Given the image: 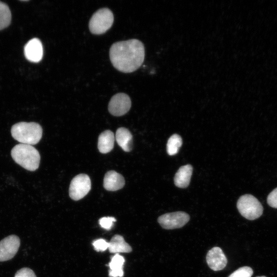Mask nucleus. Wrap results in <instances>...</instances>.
Wrapping results in <instances>:
<instances>
[{
	"label": "nucleus",
	"mask_w": 277,
	"mask_h": 277,
	"mask_svg": "<svg viewBox=\"0 0 277 277\" xmlns=\"http://www.w3.org/2000/svg\"><path fill=\"white\" fill-rule=\"evenodd\" d=\"M109 55L111 63L117 70L124 73L132 72L144 62V46L136 39L117 42L111 46Z\"/></svg>",
	"instance_id": "1"
},
{
	"label": "nucleus",
	"mask_w": 277,
	"mask_h": 277,
	"mask_svg": "<svg viewBox=\"0 0 277 277\" xmlns=\"http://www.w3.org/2000/svg\"><path fill=\"white\" fill-rule=\"evenodd\" d=\"M11 154L17 164L28 170L33 171L39 167L40 154L32 145L17 144L12 148Z\"/></svg>",
	"instance_id": "2"
},
{
	"label": "nucleus",
	"mask_w": 277,
	"mask_h": 277,
	"mask_svg": "<svg viewBox=\"0 0 277 277\" xmlns=\"http://www.w3.org/2000/svg\"><path fill=\"white\" fill-rule=\"evenodd\" d=\"M11 132L12 137L21 144L32 145L39 142L43 130L38 123L19 122L12 126Z\"/></svg>",
	"instance_id": "3"
},
{
	"label": "nucleus",
	"mask_w": 277,
	"mask_h": 277,
	"mask_svg": "<svg viewBox=\"0 0 277 277\" xmlns=\"http://www.w3.org/2000/svg\"><path fill=\"white\" fill-rule=\"evenodd\" d=\"M237 208L241 214L245 218L255 220L261 216L263 208L259 200L251 194L241 196L237 202Z\"/></svg>",
	"instance_id": "4"
},
{
	"label": "nucleus",
	"mask_w": 277,
	"mask_h": 277,
	"mask_svg": "<svg viewBox=\"0 0 277 277\" xmlns=\"http://www.w3.org/2000/svg\"><path fill=\"white\" fill-rule=\"evenodd\" d=\"M114 16L108 8H101L92 16L89 23L90 32L94 34H101L106 32L112 26Z\"/></svg>",
	"instance_id": "5"
},
{
	"label": "nucleus",
	"mask_w": 277,
	"mask_h": 277,
	"mask_svg": "<svg viewBox=\"0 0 277 277\" xmlns=\"http://www.w3.org/2000/svg\"><path fill=\"white\" fill-rule=\"evenodd\" d=\"M91 189V181L88 175L80 174L75 176L70 184L69 193L70 197L77 201L86 195Z\"/></svg>",
	"instance_id": "6"
},
{
	"label": "nucleus",
	"mask_w": 277,
	"mask_h": 277,
	"mask_svg": "<svg viewBox=\"0 0 277 277\" xmlns=\"http://www.w3.org/2000/svg\"><path fill=\"white\" fill-rule=\"evenodd\" d=\"M189 220L190 216L187 213L176 211L161 215L157 221L163 228L174 229L183 227Z\"/></svg>",
	"instance_id": "7"
},
{
	"label": "nucleus",
	"mask_w": 277,
	"mask_h": 277,
	"mask_svg": "<svg viewBox=\"0 0 277 277\" xmlns=\"http://www.w3.org/2000/svg\"><path fill=\"white\" fill-rule=\"evenodd\" d=\"M131 105L129 96L125 93H119L111 97L108 104V110L114 116H122L129 110Z\"/></svg>",
	"instance_id": "8"
},
{
	"label": "nucleus",
	"mask_w": 277,
	"mask_h": 277,
	"mask_svg": "<svg viewBox=\"0 0 277 277\" xmlns=\"http://www.w3.org/2000/svg\"><path fill=\"white\" fill-rule=\"evenodd\" d=\"M20 246V240L15 235L6 237L0 241V262L13 258Z\"/></svg>",
	"instance_id": "9"
},
{
	"label": "nucleus",
	"mask_w": 277,
	"mask_h": 277,
	"mask_svg": "<svg viewBox=\"0 0 277 277\" xmlns=\"http://www.w3.org/2000/svg\"><path fill=\"white\" fill-rule=\"evenodd\" d=\"M206 262L210 269L213 271H219L226 267L227 260L222 249L214 247L207 252Z\"/></svg>",
	"instance_id": "10"
},
{
	"label": "nucleus",
	"mask_w": 277,
	"mask_h": 277,
	"mask_svg": "<svg viewBox=\"0 0 277 277\" xmlns=\"http://www.w3.org/2000/svg\"><path fill=\"white\" fill-rule=\"evenodd\" d=\"M24 54L26 58L34 63L39 62L43 55V46L41 41L34 38L30 40L25 45Z\"/></svg>",
	"instance_id": "11"
},
{
	"label": "nucleus",
	"mask_w": 277,
	"mask_h": 277,
	"mask_svg": "<svg viewBox=\"0 0 277 277\" xmlns=\"http://www.w3.org/2000/svg\"><path fill=\"white\" fill-rule=\"evenodd\" d=\"M125 185L123 176L115 171L107 172L104 179V187L108 191H116L123 188Z\"/></svg>",
	"instance_id": "12"
},
{
	"label": "nucleus",
	"mask_w": 277,
	"mask_h": 277,
	"mask_svg": "<svg viewBox=\"0 0 277 277\" xmlns=\"http://www.w3.org/2000/svg\"><path fill=\"white\" fill-rule=\"evenodd\" d=\"M192 170V166L189 164L181 167L174 177L175 185L181 188L188 187L190 182Z\"/></svg>",
	"instance_id": "13"
},
{
	"label": "nucleus",
	"mask_w": 277,
	"mask_h": 277,
	"mask_svg": "<svg viewBox=\"0 0 277 277\" xmlns=\"http://www.w3.org/2000/svg\"><path fill=\"white\" fill-rule=\"evenodd\" d=\"M115 137L114 133L110 130H105L99 136L98 138V149L100 152L107 153L110 152L114 147Z\"/></svg>",
	"instance_id": "14"
},
{
	"label": "nucleus",
	"mask_w": 277,
	"mask_h": 277,
	"mask_svg": "<svg viewBox=\"0 0 277 277\" xmlns=\"http://www.w3.org/2000/svg\"><path fill=\"white\" fill-rule=\"evenodd\" d=\"M115 137L123 150L129 152L132 149V135L129 130L124 127L119 128L116 130Z\"/></svg>",
	"instance_id": "15"
},
{
	"label": "nucleus",
	"mask_w": 277,
	"mask_h": 277,
	"mask_svg": "<svg viewBox=\"0 0 277 277\" xmlns=\"http://www.w3.org/2000/svg\"><path fill=\"white\" fill-rule=\"evenodd\" d=\"M108 249L111 253H128L132 251L130 246L125 241L124 238L120 235L113 236L109 242Z\"/></svg>",
	"instance_id": "16"
},
{
	"label": "nucleus",
	"mask_w": 277,
	"mask_h": 277,
	"mask_svg": "<svg viewBox=\"0 0 277 277\" xmlns=\"http://www.w3.org/2000/svg\"><path fill=\"white\" fill-rule=\"evenodd\" d=\"M182 137L177 134L172 135L167 143V152L169 155H174L177 153L182 145Z\"/></svg>",
	"instance_id": "17"
},
{
	"label": "nucleus",
	"mask_w": 277,
	"mask_h": 277,
	"mask_svg": "<svg viewBox=\"0 0 277 277\" xmlns=\"http://www.w3.org/2000/svg\"><path fill=\"white\" fill-rule=\"evenodd\" d=\"M11 21V13L7 4L0 2V30L7 27Z\"/></svg>",
	"instance_id": "18"
},
{
	"label": "nucleus",
	"mask_w": 277,
	"mask_h": 277,
	"mask_svg": "<svg viewBox=\"0 0 277 277\" xmlns=\"http://www.w3.org/2000/svg\"><path fill=\"white\" fill-rule=\"evenodd\" d=\"M125 263L124 258L119 254H115L113 256L109 263L110 270H116L123 269Z\"/></svg>",
	"instance_id": "19"
},
{
	"label": "nucleus",
	"mask_w": 277,
	"mask_h": 277,
	"mask_svg": "<svg viewBox=\"0 0 277 277\" xmlns=\"http://www.w3.org/2000/svg\"><path fill=\"white\" fill-rule=\"evenodd\" d=\"M253 272L251 268L248 266H244L234 271L228 277H251Z\"/></svg>",
	"instance_id": "20"
},
{
	"label": "nucleus",
	"mask_w": 277,
	"mask_h": 277,
	"mask_svg": "<svg viewBox=\"0 0 277 277\" xmlns=\"http://www.w3.org/2000/svg\"><path fill=\"white\" fill-rule=\"evenodd\" d=\"M115 221L116 220L113 217H103L99 220V224L103 228L109 230L111 229Z\"/></svg>",
	"instance_id": "21"
},
{
	"label": "nucleus",
	"mask_w": 277,
	"mask_h": 277,
	"mask_svg": "<svg viewBox=\"0 0 277 277\" xmlns=\"http://www.w3.org/2000/svg\"><path fill=\"white\" fill-rule=\"evenodd\" d=\"M94 249L97 251H104L109 247V243L106 240L100 239L92 243Z\"/></svg>",
	"instance_id": "22"
},
{
	"label": "nucleus",
	"mask_w": 277,
	"mask_h": 277,
	"mask_svg": "<svg viewBox=\"0 0 277 277\" xmlns=\"http://www.w3.org/2000/svg\"><path fill=\"white\" fill-rule=\"evenodd\" d=\"M14 277H36L34 271L29 268H23L18 270Z\"/></svg>",
	"instance_id": "23"
},
{
	"label": "nucleus",
	"mask_w": 277,
	"mask_h": 277,
	"mask_svg": "<svg viewBox=\"0 0 277 277\" xmlns=\"http://www.w3.org/2000/svg\"><path fill=\"white\" fill-rule=\"evenodd\" d=\"M268 205L275 208H277V188L272 191L267 197Z\"/></svg>",
	"instance_id": "24"
},
{
	"label": "nucleus",
	"mask_w": 277,
	"mask_h": 277,
	"mask_svg": "<svg viewBox=\"0 0 277 277\" xmlns=\"http://www.w3.org/2000/svg\"><path fill=\"white\" fill-rule=\"evenodd\" d=\"M124 275L123 269L109 270V276L110 277H122Z\"/></svg>",
	"instance_id": "25"
},
{
	"label": "nucleus",
	"mask_w": 277,
	"mask_h": 277,
	"mask_svg": "<svg viewBox=\"0 0 277 277\" xmlns=\"http://www.w3.org/2000/svg\"><path fill=\"white\" fill-rule=\"evenodd\" d=\"M256 277H266L265 276H256Z\"/></svg>",
	"instance_id": "26"
}]
</instances>
